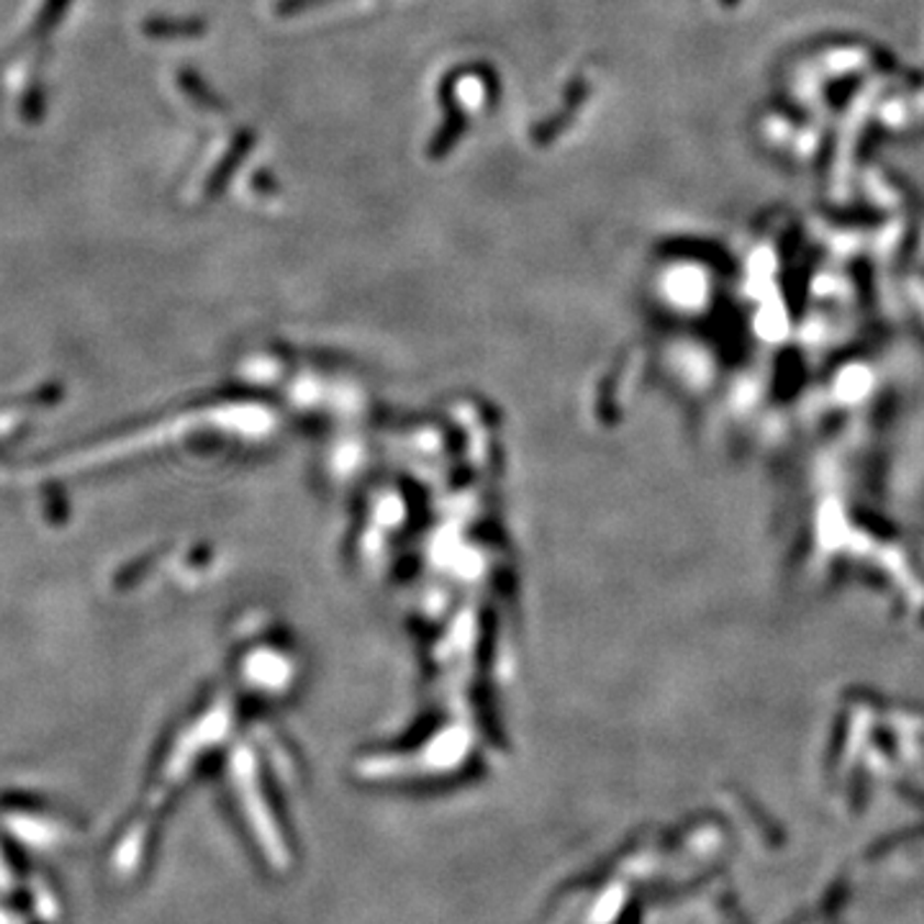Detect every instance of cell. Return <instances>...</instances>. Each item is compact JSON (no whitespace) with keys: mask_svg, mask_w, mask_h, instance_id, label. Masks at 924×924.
<instances>
[{"mask_svg":"<svg viewBox=\"0 0 924 924\" xmlns=\"http://www.w3.org/2000/svg\"><path fill=\"white\" fill-rule=\"evenodd\" d=\"M339 0H275V16L288 19V16H301V13L324 9V5H334Z\"/></svg>","mask_w":924,"mask_h":924,"instance_id":"cell-7","label":"cell"},{"mask_svg":"<svg viewBox=\"0 0 924 924\" xmlns=\"http://www.w3.org/2000/svg\"><path fill=\"white\" fill-rule=\"evenodd\" d=\"M255 142H257V132L255 129H242L240 134L234 136L232 147L226 149V155L219 159L216 170L209 175V180H205V188H203V198L205 201H216V198L224 193L229 180L234 178V172L240 170L242 159L249 155L252 149H255Z\"/></svg>","mask_w":924,"mask_h":924,"instance_id":"cell-2","label":"cell"},{"mask_svg":"<svg viewBox=\"0 0 924 924\" xmlns=\"http://www.w3.org/2000/svg\"><path fill=\"white\" fill-rule=\"evenodd\" d=\"M209 32V24L203 19H167L155 16L142 24V34L149 40H196Z\"/></svg>","mask_w":924,"mask_h":924,"instance_id":"cell-3","label":"cell"},{"mask_svg":"<svg viewBox=\"0 0 924 924\" xmlns=\"http://www.w3.org/2000/svg\"><path fill=\"white\" fill-rule=\"evenodd\" d=\"M455 78L457 75H447L439 86V101L445 105V124H442L439 132L430 142V147H426V157L430 159H445L460 144L465 132H468V116H465L455 101Z\"/></svg>","mask_w":924,"mask_h":924,"instance_id":"cell-1","label":"cell"},{"mask_svg":"<svg viewBox=\"0 0 924 924\" xmlns=\"http://www.w3.org/2000/svg\"><path fill=\"white\" fill-rule=\"evenodd\" d=\"M255 188L259 190V193H278V182L272 180V175H265V172L255 175Z\"/></svg>","mask_w":924,"mask_h":924,"instance_id":"cell-8","label":"cell"},{"mask_svg":"<svg viewBox=\"0 0 924 924\" xmlns=\"http://www.w3.org/2000/svg\"><path fill=\"white\" fill-rule=\"evenodd\" d=\"M73 0H47V3L42 5L40 13H36L34 19V34L40 36H47L55 32V29L63 24L67 9H70Z\"/></svg>","mask_w":924,"mask_h":924,"instance_id":"cell-5","label":"cell"},{"mask_svg":"<svg viewBox=\"0 0 924 924\" xmlns=\"http://www.w3.org/2000/svg\"><path fill=\"white\" fill-rule=\"evenodd\" d=\"M178 86H180L182 93H186L190 101L198 105V109L216 111V113L229 111V103L221 101V98L213 93L209 86H205L201 75H198L196 70H190V67H186V70L178 73Z\"/></svg>","mask_w":924,"mask_h":924,"instance_id":"cell-4","label":"cell"},{"mask_svg":"<svg viewBox=\"0 0 924 924\" xmlns=\"http://www.w3.org/2000/svg\"><path fill=\"white\" fill-rule=\"evenodd\" d=\"M21 101H24V103L19 105V113L26 121H40L44 116V111H47V96H44L42 82H34V86L26 90Z\"/></svg>","mask_w":924,"mask_h":924,"instance_id":"cell-6","label":"cell"}]
</instances>
